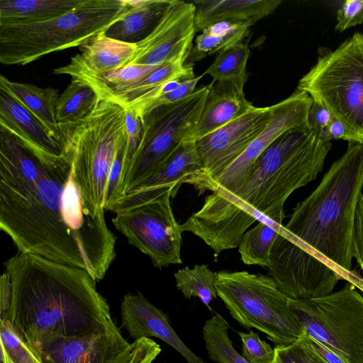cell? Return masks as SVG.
I'll return each instance as SVG.
<instances>
[{"instance_id":"obj_39","label":"cell","mask_w":363,"mask_h":363,"mask_svg":"<svg viewBox=\"0 0 363 363\" xmlns=\"http://www.w3.org/2000/svg\"><path fill=\"white\" fill-rule=\"evenodd\" d=\"M335 118L332 113L320 104L313 101L308 116L309 126L319 133L327 128Z\"/></svg>"},{"instance_id":"obj_32","label":"cell","mask_w":363,"mask_h":363,"mask_svg":"<svg viewBox=\"0 0 363 363\" xmlns=\"http://www.w3.org/2000/svg\"><path fill=\"white\" fill-rule=\"evenodd\" d=\"M1 363H41L7 319H0Z\"/></svg>"},{"instance_id":"obj_8","label":"cell","mask_w":363,"mask_h":363,"mask_svg":"<svg viewBox=\"0 0 363 363\" xmlns=\"http://www.w3.org/2000/svg\"><path fill=\"white\" fill-rule=\"evenodd\" d=\"M297 90L363 138V34L354 33L335 50L320 54Z\"/></svg>"},{"instance_id":"obj_15","label":"cell","mask_w":363,"mask_h":363,"mask_svg":"<svg viewBox=\"0 0 363 363\" xmlns=\"http://www.w3.org/2000/svg\"><path fill=\"white\" fill-rule=\"evenodd\" d=\"M33 350L41 363H128L131 343L113 323L84 335L48 339Z\"/></svg>"},{"instance_id":"obj_6","label":"cell","mask_w":363,"mask_h":363,"mask_svg":"<svg viewBox=\"0 0 363 363\" xmlns=\"http://www.w3.org/2000/svg\"><path fill=\"white\" fill-rule=\"evenodd\" d=\"M65 154L89 203L104 211L109 172L119 146L127 139L125 109L110 96L98 97L94 109L75 123L60 125Z\"/></svg>"},{"instance_id":"obj_1","label":"cell","mask_w":363,"mask_h":363,"mask_svg":"<svg viewBox=\"0 0 363 363\" xmlns=\"http://www.w3.org/2000/svg\"><path fill=\"white\" fill-rule=\"evenodd\" d=\"M0 228L18 252L86 271L96 282L116 238L85 197L69 152H40L0 128Z\"/></svg>"},{"instance_id":"obj_25","label":"cell","mask_w":363,"mask_h":363,"mask_svg":"<svg viewBox=\"0 0 363 363\" xmlns=\"http://www.w3.org/2000/svg\"><path fill=\"white\" fill-rule=\"evenodd\" d=\"M252 25L250 23L222 21L209 26L194 40L190 55L192 60H200L244 42Z\"/></svg>"},{"instance_id":"obj_33","label":"cell","mask_w":363,"mask_h":363,"mask_svg":"<svg viewBox=\"0 0 363 363\" xmlns=\"http://www.w3.org/2000/svg\"><path fill=\"white\" fill-rule=\"evenodd\" d=\"M274 363H328L318 352L306 333L296 342L274 348Z\"/></svg>"},{"instance_id":"obj_12","label":"cell","mask_w":363,"mask_h":363,"mask_svg":"<svg viewBox=\"0 0 363 363\" xmlns=\"http://www.w3.org/2000/svg\"><path fill=\"white\" fill-rule=\"evenodd\" d=\"M273 106L252 107L249 111L195 143L203 167L195 187L202 191L237 160L266 128Z\"/></svg>"},{"instance_id":"obj_26","label":"cell","mask_w":363,"mask_h":363,"mask_svg":"<svg viewBox=\"0 0 363 363\" xmlns=\"http://www.w3.org/2000/svg\"><path fill=\"white\" fill-rule=\"evenodd\" d=\"M283 228L273 221H259L245 232L238 245L242 262L268 268L274 243Z\"/></svg>"},{"instance_id":"obj_18","label":"cell","mask_w":363,"mask_h":363,"mask_svg":"<svg viewBox=\"0 0 363 363\" xmlns=\"http://www.w3.org/2000/svg\"><path fill=\"white\" fill-rule=\"evenodd\" d=\"M245 84L238 82L212 81L198 122L188 142L196 143L254 107L245 97Z\"/></svg>"},{"instance_id":"obj_31","label":"cell","mask_w":363,"mask_h":363,"mask_svg":"<svg viewBox=\"0 0 363 363\" xmlns=\"http://www.w3.org/2000/svg\"><path fill=\"white\" fill-rule=\"evenodd\" d=\"M250 49L247 43L242 42L234 47L218 52L213 62L204 74L213 79V82L247 81V63Z\"/></svg>"},{"instance_id":"obj_22","label":"cell","mask_w":363,"mask_h":363,"mask_svg":"<svg viewBox=\"0 0 363 363\" xmlns=\"http://www.w3.org/2000/svg\"><path fill=\"white\" fill-rule=\"evenodd\" d=\"M0 88L7 91L25 106L63 146L64 136L57 120L58 89L9 80L0 77Z\"/></svg>"},{"instance_id":"obj_3","label":"cell","mask_w":363,"mask_h":363,"mask_svg":"<svg viewBox=\"0 0 363 363\" xmlns=\"http://www.w3.org/2000/svg\"><path fill=\"white\" fill-rule=\"evenodd\" d=\"M4 266L11 290L6 319L32 350L52 337L84 335L114 323L86 271L20 252Z\"/></svg>"},{"instance_id":"obj_41","label":"cell","mask_w":363,"mask_h":363,"mask_svg":"<svg viewBox=\"0 0 363 363\" xmlns=\"http://www.w3.org/2000/svg\"><path fill=\"white\" fill-rule=\"evenodd\" d=\"M313 345L318 351V352L323 357V359L328 363H345L340 358H339L335 353L328 350L318 341L309 337Z\"/></svg>"},{"instance_id":"obj_14","label":"cell","mask_w":363,"mask_h":363,"mask_svg":"<svg viewBox=\"0 0 363 363\" xmlns=\"http://www.w3.org/2000/svg\"><path fill=\"white\" fill-rule=\"evenodd\" d=\"M313 101L306 92L296 89L284 100L272 105L273 114L266 128L212 184L210 191L234 193L238 190L257 159L278 138L291 129L308 125V116Z\"/></svg>"},{"instance_id":"obj_7","label":"cell","mask_w":363,"mask_h":363,"mask_svg":"<svg viewBox=\"0 0 363 363\" xmlns=\"http://www.w3.org/2000/svg\"><path fill=\"white\" fill-rule=\"evenodd\" d=\"M217 275L218 296L240 325L261 331L275 346L289 345L306 334L289 297L272 277L246 271Z\"/></svg>"},{"instance_id":"obj_30","label":"cell","mask_w":363,"mask_h":363,"mask_svg":"<svg viewBox=\"0 0 363 363\" xmlns=\"http://www.w3.org/2000/svg\"><path fill=\"white\" fill-rule=\"evenodd\" d=\"M228 328V322L218 314L205 322L203 335L209 359L218 363H248L233 347Z\"/></svg>"},{"instance_id":"obj_11","label":"cell","mask_w":363,"mask_h":363,"mask_svg":"<svg viewBox=\"0 0 363 363\" xmlns=\"http://www.w3.org/2000/svg\"><path fill=\"white\" fill-rule=\"evenodd\" d=\"M172 191L116 213L114 226L129 243L147 255L153 265L161 268L182 264V230L171 206Z\"/></svg>"},{"instance_id":"obj_19","label":"cell","mask_w":363,"mask_h":363,"mask_svg":"<svg viewBox=\"0 0 363 363\" xmlns=\"http://www.w3.org/2000/svg\"><path fill=\"white\" fill-rule=\"evenodd\" d=\"M0 128L31 147L43 153L62 157V145L45 126L7 91L0 88Z\"/></svg>"},{"instance_id":"obj_17","label":"cell","mask_w":363,"mask_h":363,"mask_svg":"<svg viewBox=\"0 0 363 363\" xmlns=\"http://www.w3.org/2000/svg\"><path fill=\"white\" fill-rule=\"evenodd\" d=\"M121 314L122 326L133 339L157 337L175 349L188 363H205L181 340L171 326L168 315L141 293L123 296Z\"/></svg>"},{"instance_id":"obj_27","label":"cell","mask_w":363,"mask_h":363,"mask_svg":"<svg viewBox=\"0 0 363 363\" xmlns=\"http://www.w3.org/2000/svg\"><path fill=\"white\" fill-rule=\"evenodd\" d=\"M196 77L191 63L173 62L162 65L138 83L109 96L123 107L127 106L155 88L172 80Z\"/></svg>"},{"instance_id":"obj_24","label":"cell","mask_w":363,"mask_h":363,"mask_svg":"<svg viewBox=\"0 0 363 363\" xmlns=\"http://www.w3.org/2000/svg\"><path fill=\"white\" fill-rule=\"evenodd\" d=\"M83 0H0V26L38 23L64 15Z\"/></svg>"},{"instance_id":"obj_23","label":"cell","mask_w":363,"mask_h":363,"mask_svg":"<svg viewBox=\"0 0 363 363\" xmlns=\"http://www.w3.org/2000/svg\"><path fill=\"white\" fill-rule=\"evenodd\" d=\"M171 0H128V9L104 33L113 39L135 44L155 28Z\"/></svg>"},{"instance_id":"obj_20","label":"cell","mask_w":363,"mask_h":363,"mask_svg":"<svg viewBox=\"0 0 363 363\" xmlns=\"http://www.w3.org/2000/svg\"><path fill=\"white\" fill-rule=\"evenodd\" d=\"M196 6V32L222 21L254 24L272 13L282 3L281 0H199Z\"/></svg>"},{"instance_id":"obj_36","label":"cell","mask_w":363,"mask_h":363,"mask_svg":"<svg viewBox=\"0 0 363 363\" xmlns=\"http://www.w3.org/2000/svg\"><path fill=\"white\" fill-rule=\"evenodd\" d=\"M335 29L340 33L363 23V0H345L337 11Z\"/></svg>"},{"instance_id":"obj_34","label":"cell","mask_w":363,"mask_h":363,"mask_svg":"<svg viewBox=\"0 0 363 363\" xmlns=\"http://www.w3.org/2000/svg\"><path fill=\"white\" fill-rule=\"evenodd\" d=\"M202 77L203 75H200L193 79L184 80L177 89L170 92L157 96L149 101L126 107L134 109L143 119L144 116L153 109L162 106L178 102L192 94L196 90L197 84Z\"/></svg>"},{"instance_id":"obj_40","label":"cell","mask_w":363,"mask_h":363,"mask_svg":"<svg viewBox=\"0 0 363 363\" xmlns=\"http://www.w3.org/2000/svg\"><path fill=\"white\" fill-rule=\"evenodd\" d=\"M327 138L329 140H345L347 142L363 143V138L350 131L342 123L335 118L333 120L327 128Z\"/></svg>"},{"instance_id":"obj_29","label":"cell","mask_w":363,"mask_h":363,"mask_svg":"<svg viewBox=\"0 0 363 363\" xmlns=\"http://www.w3.org/2000/svg\"><path fill=\"white\" fill-rule=\"evenodd\" d=\"M174 278L177 288L185 298L198 297L208 306L218 296L217 273L206 264H196L193 268L186 267L178 270Z\"/></svg>"},{"instance_id":"obj_10","label":"cell","mask_w":363,"mask_h":363,"mask_svg":"<svg viewBox=\"0 0 363 363\" xmlns=\"http://www.w3.org/2000/svg\"><path fill=\"white\" fill-rule=\"evenodd\" d=\"M289 305L309 337L345 363H363V296L353 284L319 297L289 298Z\"/></svg>"},{"instance_id":"obj_13","label":"cell","mask_w":363,"mask_h":363,"mask_svg":"<svg viewBox=\"0 0 363 363\" xmlns=\"http://www.w3.org/2000/svg\"><path fill=\"white\" fill-rule=\"evenodd\" d=\"M194 2L171 0L152 30L135 43L131 63L160 66L185 63L190 56L196 34Z\"/></svg>"},{"instance_id":"obj_4","label":"cell","mask_w":363,"mask_h":363,"mask_svg":"<svg viewBox=\"0 0 363 363\" xmlns=\"http://www.w3.org/2000/svg\"><path fill=\"white\" fill-rule=\"evenodd\" d=\"M363 189V143L348 142L345 154L333 162L315 189L293 210L286 235L308 253L315 251L347 274L352 272L355 211Z\"/></svg>"},{"instance_id":"obj_21","label":"cell","mask_w":363,"mask_h":363,"mask_svg":"<svg viewBox=\"0 0 363 363\" xmlns=\"http://www.w3.org/2000/svg\"><path fill=\"white\" fill-rule=\"evenodd\" d=\"M136 50L135 44L106 36L104 32L80 46V54L69 63L95 75H104L129 65Z\"/></svg>"},{"instance_id":"obj_28","label":"cell","mask_w":363,"mask_h":363,"mask_svg":"<svg viewBox=\"0 0 363 363\" xmlns=\"http://www.w3.org/2000/svg\"><path fill=\"white\" fill-rule=\"evenodd\" d=\"M97 102V94L91 86L79 80L72 79L57 101L58 123H75L83 119L94 109Z\"/></svg>"},{"instance_id":"obj_9","label":"cell","mask_w":363,"mask_h":363,"mask_svg":"<svg viewBox=\"0 0 363 363\" xmlns=\"http://www.w3.org/2000/svg\"><path fill=\"white\" fill-rule=\"evenodd\" d=\"M209 87H200L184 99L157 107L144 116L141 140L122 184L121 198L155 174L189 141Z\"/></svg>"},{"instance_id":"obj_2","label":"cell","mask_w":363,"mask_h":363,"mask_svg":"<svg viewBox=\"0 0 363 363\" xmlns=\"http://www.w3.org/2000/svg\"><path fill=\"white\" fill-rule=\"evenodd\" d=\"M331 147V141L309 125L286 132L260 155L238 190L212 191L180 225L182 231L199 237L218 255L238 247L257 220L282 225L286 199L316 178Z\"/></svg>"},{"instance_id":"obj_5","label":"cell","mask_w":363,"mask_h":363,"mask_svg":"<svg viewBox=\"0 0 363 363\" xmlns=\"http://www.w3.org/2000/svg\"><path fill=\"white\" fill-rule=\"evenodd\" d=\"M128 8V0H83L47 21L0 26V62L26 65L48 54L81 46L104 32Z\"/></svg>"},{"instance_id":"obj_38","label":"cell","mask_w":363,"mask_h":363,"mask_svg":"<svg viewBox=\"0 0 363 363\" xmlns=\"http://www.w3.org/2000/svg\"><path fill=\"white\" fill-rule=\"evenodd\" d=\"M353 257L363 273V194L357 202L352 233Z\"/></svg>"},{"instance_id":"obj_37","label":"cell","mask_w":363,"mask_h":363,"mask_svg":"<svg viewBox=\"0 0 363 363\" xmlns=\"http://www.w3.org/2000/svg\"><path fill=\"white\" fill-rule=\"evenodd\" d=\"M161 350L160 345L150 338L136 339L131 343L128 363H152Z\"/></svg>"},{"instance_id":"obj_16","label":"cell","mask_w":363,"mask_h":363,"mask_svg":"<svg viewBox=\"0 0 363 363\" xmlns=\"http://www.w3.org/2000/svg\"><path fill=\"white\" fill-rule=\"evenodd\" d=\"M202 165L194 142H185L155 174L118 200L111 207L117 213L156 199L171 190L173 197L182 184L195 186Z\"/></svg>"},{"instance_id":"obj_35","label":"cell","mask_w":363,"mask_h":363,"mask_svg":"<svg viewBox=\"0 0 363 363\" xmlns=\"http://www.w3.org/2000/svg\"><path fill=\"white\" fill-rule=\"evenodd\" d=\"M242 341V357L248 363H274V352L270 345L254 332L238 333Z\"/></svg>"}]
</instances>
